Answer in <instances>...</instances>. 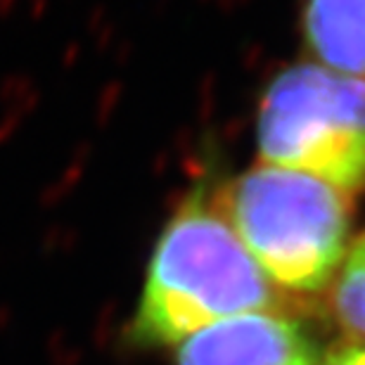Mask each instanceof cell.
I'll use <instances>...</instances> for the list:
<instances>
[{"mask_svg": "<svg viewBox=\"0 0 365 365\" xmlns=\"http://www.w3.org/2000/svg\"><path fill=\"white\" fill-rule=\"evenodd\" d=\"M218 207L261 271L280 287L318 292L344 261L349 200L309 173L257 166L225 185Z\"/></svg>", "mask_w": 365, "mask_h": 365, "instance_id": "cell-2", "label": "cell"}, {"mask_svg": "<svg viewBox=\"0 0 365 365\" xmlns=\"http://www.w3.org/2000/svg\"><path fill=\"white\" fill-rule=\"evenodd\" d=\"M304 36L327 69L365 78V0H309Z\"/></svg>", "mask_w": 365, "mask_h": 365, "instance_id": "cell-5", "label": "cell"}, {"mask_svg": "<svg viewBox=\"0 0 365 365\" xmlns=\"http://www.w3.org/2000/svg\"><path fill=\"white\" fill-rule=\"evenodd\" d=\"M178 365H318V351L297 320L254 311L185 337Z\"/></svg>", "mask_w": 365, "mask_h": 365, "instance_id": "cell-4", "label": "cell"}, {"mask_svg": "<svg viewBox=\"0 0 365 365\" xmlns=\"http://www.w3.org/2000/svg\"><path fill=\"white\" fill-rule=\"evenodd\" d=\"M332 289V309L339 325L354 337L365 339V235L339 266Z\"/></svg>", "mask_w": 365, "mask_h": 365, "instance_id": "cell-6", "label": "cell"}, {"mask_svg": "<svg viewBox=\"0 0 365 365\" xmlns=\"http://www.w3.org/2000/svg\"><path fill=\"white\" fill-rule=\"evenodd\" d=\"M257 135L266 164L337 190L365 187V78L318 64L280 71L261 100Z\"/></svg>", "mask_w": 365, "mask_h": 365, "instance_id": "cell-3", "label": "cell"}, {"mask_svg": "<svg viewBox=\"0 0 365 365\" xmlns=\"http://www.w3.org/2000/svg\"><path fill=\"white\" fill-rule=\"evenodd\" d=\"M273 304L271 277L225 218L192 197L162 230L130 339L138 346L180 344L202 327Z\"/></svg>", "mask_w": 365, "mask_h": 365, "instance_id": "cell-1", "label": "cell"}, {"mask_svg": "<svg viewBox=\"0 0 365 365\" xmlns=\"http://www.w3.org/2000/svg\"><path fill=\"white\" fill-rule=\"evenodd\" d=\"M325 365H365V346H349L332 354Z\"/></svg>", "mask_w": 365, "mask_h": 365, "instance_id": "cell-7", "label": "cell"}]
</instances>
